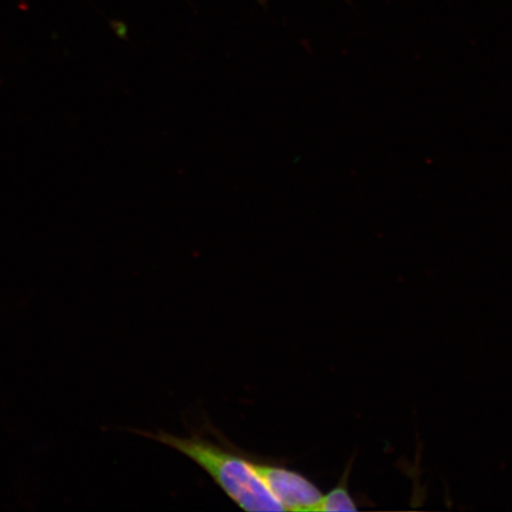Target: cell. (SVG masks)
Returning a JSON list of instances; mask_svg holds the SVG:
<instances>
[{"label": "cell", "mask_w": 512, "mask_h": 512, "mask_svg": "<svg viewBox=\"0 0 512 512\" xmlns=\"http://www.w3.org/2000/svg\"><path fill=\"white\" fill-rule=\"evenodd\" d=\"M133 432L174 448L202 467L224 494L243 510H284L283 505L254 470L251 458L242 456L235 447L215 444L200 434L179 438L160 430L156 433L137 430Z\"/></svg>", "instance_id": "6da1fadb"}, {"label": "cell", "mask_w": 512, "mask_h": 512, "mask_svg": "<svg viewBox=\"0 0 512 512\" xmlns=\"http://www.w3.org/2000/svg\"><path fill=\"white\" fill-rule=\"evenodd\" d=\"M251 460L254 470L285 511H315L323 494L309 478L284 465Z\"/></svg>", "instance_id": "7a4b0ae2"}, {"label": "cell", "mask_w": 512, "mask_h": 512, "mask_svg": "<svg viewBox=\"0 0 512 512\" xmlns=\"http://www.w3.org/2000/svg\"><path fill=\"white\" fill-rule=\"evenodd\" d=\"M352 465V464H351ZM351 465L345 467L341 480L328 495H323L315 511H357L354 499L351 498L348 483Z\"/></svg>", "instance_id": "3957f363"}]
</instances>
